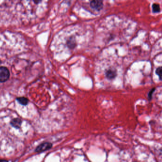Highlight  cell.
<instances>
[{
    "mask_svg": "<svg viewBox=\"0 0 162 162\" xmlns=\"http://www.w3.org/2000/svg\"><path fill=\"white\" fill-rule=\"evenodd\" d=\"M153 12L155 13H157L160 12V6L159 4L157 3H153L152 5Z\"/></svg>",
    "mask_w": 162,
    "mask_h": 162,
    "instance_id": "obj_8",
    "label": "cell"
},
{
    "mask_svg": "<svg viewBox=\"0 0 162 162\" xmlns=\"http://www.w3.org/2000/svg\"><path fill=\"white\" fill-rule=\"evenodd\" d=\"M0 162H8V161L6 160H3V159H0Z\"/></svg>",
    "mask_w": 162,
    "mask_h": 162,
    "instance_id": "obj_11",
    "label": "cell"
},
{
    "mask_svg": "<svg viewBox=\"0 0 162 162\" xmlns=\"http://www.w3.org/2000/svg\"><path fill=\"white\" fill-rule=\"evenodd\" d=\"M67 45L69 49H73L76 47L77 45L76 38L74 36H71L67 40Z\"/></svg>",
    "mask_w": 162,
    "mask_h": 162,
    "instance_id": "obj_5",
    "label": "cell"
},
{
    "mask_svg": "<svg viewBox=\"0 0 162 162\" xmlns=\"http://www.w3.org/2000/svg\"><path fill=\"white\" fill-rule=\"evenodd\" d=\"M105 75H106V78L108 79L111 80V79H115L117 75L116 69L114 68H110V69H108V70L106 71Z\"/></svg>",
    "mask_w": 162,
    "mask_h": 162,
    "instance_id": "obj_4",
    "label": "cell"
},
{
    "mask_svg": "<svg viewBox=\"0 0 162 162\" xmlns=\"http://www.w3.org/2000/svg\"><path fill=\"white\" fill-rule=\"evenodd\" d=\"M162 67H160L157 68L155 71V73L156 75H157L158 76H159V79L160 80H161V75H162Z\"/></svg>",
    "mask_w": 162,
    "mask_h": 162,
    "instance_id": "obj_9",
    "label": "cell"
},
{
    "mask_svg": "<svg viewBox=\"0 0 162 162\" xmlns=\"http://www.w3.org/2000/svg\"><path fill=\"white\" fill-rule=\"evenodd\" d=\"M10 73L6 67H0V82H6L9 79Z\"/></svg>",
    "mask_w": 162,
    "mask_h": 162,
    "instance_id": "obj_1",
    "label": "cell"
},
{
    "mask_svg": "<svg viewBox=\"0 0 162 162\" xmlns=\"http://www.w3.org/2000/svg\"><path fill=\"white\" fill-rule=\"evenodd\" d=\"M52 143L47 142L44 143H42L40 145H39L36 148V152L40 153V152H44L45 151L48 150L49 149H50L52 147Z\"/></svg>",
    "mask_w": 162,
    "mask_h": 162,
    "instance_id": "obj_3",
    "label": "cell"
},
{
    "mask_svg": "<svg viewBox=\"0 0 162 162\" xmlns=\"http://www.w3.org/2000/svg\"><path fill=\"white\" fill-rule=\"evenodd\" d=\"M1 63H2V61H1V60H0V64H1Z\"/></svg>",
    "mask_w": 162,
    "mask_h": 162,
    "instance_id": "obj_12",
    "label": "cell"
},
{
    "mask_svg": "<svg viewBox=\"0 0 162 162\" xmlns=\"http://www.w3.org/2000/svg\"><path fill=\"white\" fill-rule=\"evenodd\" d=\"M90 6L92 9L100 11L103 7V2L101 0H93L90 2Z\"/></svg>",
    "mask_w": 162,
    "mask_h": 162,
    "instance_id": "obj_2",
    "label": "cell"
},
{
    "mask_svg": "<svg viewBox=\"0 0 162 162\" xmlns=\"http://www.w3.org/2000/svg\"><path fill=\"white\" fill-rule=\"evenodd\" d=\"M16 100L18 101V102L21 105L26 106L27 105L29 102V100L28 99L25 97H19L16 99Z\"/></svg>",
    "mask_w": 162,
    "mask_h": 162,
    "instance_id": "obj_7",
    "label": "cell"
},
{
    "mask_svg": "<svg viewBox=\"0 0 162 162\" xmlns=\"http://www.w3.org/2000/svg\"><path fill=\"white\" fill-rule=\"evenodd\" d=\"M22 120L19 118H15L13 120H12L11 122V124L12 126L15 128H20L22 125Z\"/></svg>",
    "mask_w": 162,
    "mask_h": 162,
    "instance_id": "obj_6",
    "label": "cell"
},
{
    "mask_svg": "<svg viewBox=\"0 0 162 162\" xmlns=\"http://www.w3.org/2000/svg\"></svg>",
    "mask_w": 162,
    "mask_h": 162,
    "instance_id": "obj_13",
    "label": "cell"
},
{
    "mask_svg": "<svg viewBox=\"0 0 162 162\" xmlns=\"http://www.w3.org/2000/svg\"><path fill=\"white\" fill-rule=\"evenodd\" d=\"M155 88H153L149 92L148 95V99H149V101H150L152 99V95H153V94L155 91Z\"/></svg>",
    "mask_w": 162,
    "mask_h": 162,
    "instance_id": "obj_10",
    "label": "cell"
}]
</instances>
